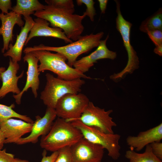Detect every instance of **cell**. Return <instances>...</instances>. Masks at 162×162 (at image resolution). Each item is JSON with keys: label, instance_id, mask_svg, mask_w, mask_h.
I'll return each mask as SVG.
<instances>
[{"label": "cell", "instance_id": "9a60e30c", "mask_svg": "<svg viewBox=\"0 0 162 162\" xmlns=\"http://www.w3.org/2000/svg\"><path fill=\"white\" fill-rule=\"evenodd\" d=\"M162 139V123L140 132L136 136H129L126 139L127 145L131 149L140 151L147 145L154 142H160Z\"/></svg>", "mask_w": 162, "mask_h": 162}, {"label": "cell", "instance_id": "4fadbf2b", "mask_svg": "<svg viewBox=\"0 0 162 162\" xmlns=\"http://www.w3.org/2000/svg\"><path fill=\"white\" fill-rule=\"evenodd\" d=\"M33 123L12 118L0 122V129L5 138L4 144H15L22 136L30 133Z\"/></svg>", "mask_w": 162, "mask_h": 162}, {"label": "cell", "instance_id": "8992f818", "mask_svg": "<svg viewBox=\"0 0 162 162\" xmlns=\"http://www.w3.org/2000/svg\"><path fill=\"white\" fill-rule=\"evenodd\" d=\"M70 122L80 131L84 138L106 149L108 155L112 159L117 160L119 158L121 155L119 134L104 133L96 128L86 126L78 120Z\"/></svg>", "mask_w": 162, "mask_h": 162}, {"label": "cell", "instance_id": "7c38bea8", "mask_svg": "<svg viewBox=\"0 0 162 162\" xmlns=\"http://www.w3.org/2000/svg\"><path fill=\"white\" fill-rule=\"evenodd\" d=\"M25 53L23 58L24 62H27L28 65L26 82L20 92L18 94L13 95L16 103L19 105L21 104L22 95L30 88H31L34 97L36 98L38 95L37 91L40 84L39 76L40 73L38 71V60L31 52Z\"/></svg>", "mask_w": 162, "mask_h": 162}, {"label": "cell", "instance_id": "8fae6325", "mask_svg": "<svg viewBox=\"0 0 162 162\" xmlns=\"http://www.w3.org/2000/svg\"><path fill=\"white\" fill-rule=\"evenodd\" d=\"M56 116L55 109L47 107L42 117L39 116L36 117L30 134L25 137L21 138L15 144L21 145L36 143L39 136H45L48 133Z\"/></svg>", "mask_w": 162, "mask_h": 162}, {"label": "cell", "instance_id": "ac0fdd59", "mask_svg": "<svg viewBox=\"0 0 162 162\" xmlns=\"http://www.w3.org/2000/svg\"><path fill=\"white\" fill-rule=\"evenodd\" d=\"M34 23L31 29L25 45L33 38L36 37H49L58 38L64 40L65 43H71L72 40L68 38L62 29L50 27V23L43 18L37 17L34 20Z\"/></svg>", "mask_w": 162, "mask_h": 162}, {"label": "cell", "instance_id": "44dd1931", "mask_svg": "<svg viewBox=\"0 0 162 162\" xmlns=\"http://www.w3.org/2000/svg\"><path fill=\"white\" fill-rule=\"evenodd\" d=\"M125 157L130 162H162L153 154L150 144L146 146L145 151L142 153L130 149L126 151Z\"/></svg>", "mask_w": 162, "mask_h": 162}, {"label": "cell", "instance_id": "7a4b0ae2", "mask_svg": "<svg viewBox=\"0 0 162 162\" xmlns=\"http://www.w3.org/2000/svg\"><path fill=\"white\" fill-rule=\"evenodd\" d=\"M83 137L80 131L70 122L58 117L48 133L42 136L40 145L46 151L54 152L70 147Z\"/></svg>", "mask_w": 162, "mask_h": 162}, {"label": "cell", "instance_id": "1f68e13d", "mask_svg": "<svg viewBox=\"0 0 162 162\" xmlns=\"http://www.w3.org/2000/svg\"><path fill=\"white\" fill-rule=\"evenodd\" d=\"M99 7L102 14H104L106 8L108 1L107 0H98Z\"/></svg>", "mask_w": 162, "mask_h": 162}, {"label": "cell", "instance_id": "f1b7e54d", "mask_svg": "<svg viewBox=\"0 0 162 162\" xmlns=\"http://www.w3.org/2000/svg\"><path fill=\"white\" fill-rule=\"evenodd\" d=\"M14 155L6 152V149L0 150V162H13Z\"/></svg>", "mask_w": 162, "mask_h": 162}, {"label": "cell", "instance_id": "d6a6232c", "mask_svg": "<svg viewBox=\"0 0 162 162\" xmlns=\"http://www.w3.org/2000/svg\"><path fill=\"white\" fill-rule=\"evenodd\" d=\"M5 140V136L0 129V150H1L3 148Z\"/></svg>", "mask_w": 162, "mask_h": 162}, {"label": "cell", "instance_id": "603a6c76", "mask_svg": "<svg viewBox=\"0 0 162 162\" xmlns=\"http://www.w3.org/2000/svg\"><path fill=\"white\" fill-rule=\"evenodd\" d=\"M14 107V104L7 106L0 104V122L8 118H16L27 122L34 123V121L29 117L14 111L13 109Z\"/></svg>", "mask_w": 162, "mask_h": 162}, {"label": "cell", "instance_id": "3957f363", "mask_svg": "<svg viewBox=\"0 0 162 162\" xmlns=\"http://www.w3.org/2000/svg\"><path fill=\"white\" fill-rule=\"evenodd\" d=\"M104 34L103 32H100L95 34L92 33L81 36L76 41L61 46H50L40 44L27 47L23 52L24 53L38 50L55 52L64 56L68 60L67 64L72 67L79 56L99 46Z\"/></svg>", "mask_w": 162, "mask_h": 162}, {"label": "cell", "instance_id": "6da1fadb", "mask_svg": "<svg viewBox=\"0 0 162 162\" xmlns=\"http://www.w3.org/2000/svg\"><path fill=\"white\" fill-rule=\"evenodd\" d=\"M75 10H68L50 5H45L44 9L37 11L34 15L48 21L53 28L62 30L67 37L74 41L81 36L84 29L82 24L85 14H74Z\"/></svg>", "mask_w": 162, "mask_h": 162}, {"label": "cell", "instance_id": "9c48e42d", "mask_svg": "<svg viewBox=\"0 0 162 162\" xmlns=\"http://www.w3.org/2000/svg\"><path fill=\"white\" fill-rule=\"evenodd\" d=\"M112 112V110L106 111L104 109L96 106L92 102L89 101L80 117L76 120L104 133L112 134L114 133L113 128L117 126L110 116Z\"/></svg>", "mask_w": 162, "mask_h": 162}, {"label": "cell", "instance_id": "e0dca14e", "mask_svg": "<svg viewBox=\"0 0 162 162\" xmlns=\"http://www.w3.org/2000/svg\"><path fill=\"white\" fill-rule=\"evenodd\" d=\"M2 25L0 27V35L3 40V47L2 52L4 53L9 49L10 43L13 40V30L16 24L22 27L24 23L21 15L11 11L6 14L0 13Z\"/></svg>", "mask_w": 162, "mask_h": 162}, {"label": "cell", "instance_id": "4316f807", "mask_svg": "<svg viewBox=\"0 0 162 162\" xmlns=\"http://www.w3.org/2000/svg\"><path fill=\"white\" fill-rule=\"evenodd\" d=\"M147 33L156 46L162 45V30H154L148 32Z\"/></svg>", "mask_w": 162, "mask_h": 162}, {"label": "cell", "instance_id": "cb8c5ba5", "mask_svg": "<svg viewBox=\"0 0 162 162\" xmlns=\"http://www.w3.org/2000/svg\"><path fill=\"white\" fill-rule=\"evenodd\" d=\"M47 5L68 10H74V4L72 0H46Z\"/></svg>", "mask_w": 162, "mask_h": 162}, {"label": "cell", "instance_id": "4dcf8cb0", "mask_svg": "<svg viewBox=\"0 0 162 162\" xmlns=\"http://www.w3.org/2000/svg\"><path fill=\"white\" fill-rule=\"evenodd\" d=\"M46 151L44 150L42 153V158L40 162H53L58 154V151L53 153L49 156H46Z\"/></svg>", "mask_w": 162, "mask_h": 162}, {"label": "cell", "instance_id": "83f0119b", "mask_svg": "<svg viewBox=\"0 0 162 162\" xmlns=\"http://www.w3.org/2000/svg\"><path fill=\"white\" fill-rule=\"evenodd\" d=\"M153 154L160 160H162V143L154 142L150 144Z\"/></svg>", "mask_w": 162, "mask_h": 162}, {"label": "cell", "instance_id": "484cf974", "mask_svg": "<svg viewBox=\"0 0 162 162\" xmlns=\"http://www.w3.org/2000/svg\"><path fill=\"white\" fill-rule=\"evenodd\" d=\"M58 151V156L53 162H73L70 146L64 147Z\"/></svg>", "mask_w": 162, "mask_h": 162}, {"label": "cell", "instance_id": "7402d4cb", "mask_svg": "<svg viewBox=\"0 0 162 162\" xmlns=\"http://www.w3.org/2000/svg\"><path fill=\"white\" fill-rule=\"evenodd\" d=\"M140 29L144 33L148 32L162 29V10L160 8L156 13L147 18L141 23Z\"/></svg>", "mask_w": 162, "mask_h": 162}, {"label": "cell", "instance_id": "ba28073f", "mask_svg": "<svg viewBox=\"0 0 162 162\" xmlns=\"http://www.w3.org/2000/svg\"><path fill=\"white\" fill-rule=\"evenodd\" d=\"M89 101L83 94H66L56 104L55 109L56 116L68 122L76 119L80 117Z\"/></svg>", "mask_w": 162, "mask_h": 162}, {"label": "cell", "instance_id": "52a82bcc", "mask_svg": "<svg viewBox=\"0 0 162 162\" xmlns=\"http://www.w3.org/2000/svg\"><path fill=\"white\" fill-rule=\"evenodd\" d=\"M117 16L116 19V28L122 37L124 46L128 55L127 64L120 72L110 76L114 81L119 80L128 74H131L139 67V61L137 53L131 45L130 41V30L132 24L125 20L122 14L119 1L115 0Z\"/></svg>", "mask_w": 162, "mask_h": 162}, {"label": "cell", "instance_id": "2e32d148", "mask_svg": "<svg viewBox=\"0 0 162 162\" xmlns=\"http://www.w3.org/2000/svg\"><path fill=\"white\" fill-rule=\"evenodd\" d=\"M19 68L18 63L13 61L10 58L8 68L1 74L2 84L0 88V98L4 97L10 92L16 94L20 92L21 91L18 86V82L23 76L24 71L17 76L16 74Z\"/></svg>", "mask_w": 162, "mask_h": 162}, {"label": "cell", "instance_id": "5b68a950", "mask_svg": "<svg viewBox=\"0 0 162 162\" xmlns=\"http://www.w3.org/2000/svg\"><path fill=\"white\" fill-rule=\"evenodd\" d=\"M46 83L41 92L40 98L47 106L55 109L56 104L62 97L69 94L79 93L85 83L82 78L65 80L56 77L52 74L46 73Z\"/></svg>", "mask_w": 162, "mask_h": 162}, {"label": "cell", "instance_id": "30bf717a", "mask_svg": "<svg viewBox=\"0 0 162 162\" xmlns=\"http://www.w3.org/2000/svg\"><path fill=\"white\" fill-rule=\"evenodd\" d=\"M73 162H101L104 148L83 137L70 147Z\"/></svg>", "mask_w": 162, "mask_h": 162}, {"label": "cell", "instance_id": "277c9868", "mask_svg": "<svg viewBox=\"0 0 162 162\" xmlns=\"http://www.w3.org/2000/svg\"><path fill=\"white\" fill-rule=\"evenodd\" d=\"M31 52L40 62L38 68L40 73L46 70H50L56 74L57 77L65 80L82 78L92 79L69 66L66 62V58L60 53H53L45 50H35Z\"/></svg>", "mask_w": 162, "mask_h": 162}, {"label": "cell", "instance_id": "e575fe53", "mask_svg": "<svg viewBox=\"0 0 162 162\" xmlns=\"http://www.w3.org/2000/svg\"><path fill=\"white\" fill-rule=\"evenodd\" d=\"M13 162H29L27 160H22L18 158H15Z\"/></svg>", "mask_w": 162, "mask_h": 162}, {"label": "cell", "instance_id": "d590c367", "mask_svg": "<svg viewBox=\"0 0 162 162\" xmlns=\"http://www.w3.org/2000/svg\"><path fill=\"white\" fill-rule=\"evenodd\" d=\"M6 70L5 68L3 67H0V80H1V76L2 74Z\"/></svg>", "mask_w": 162, "mask_h": 162}, {"label": "cell", "instance_id": "f546056e", "mask_svg": "<svg viewBox=\"0 0 162 162\" xmlns=\"http://www.w3.org/2000/svg\"><path fill=\"white\" fill-rule=\"evenodd\" d=\"M12 2L10 0H0V9L2 13L6 14L9 10H12Z\"/></svg>", "mask_w": 162, "mask_h": 162}, {"label": "cell", "instance_id": "d6986e66", "mask_svg": "<svg viewBox=\"0 0 162 162\" xmlns=\"http://www.w3.org/2000/svg\"><path fill=\"white\" fill-rule=\"evenodd\" d=\"M24 17L25 21V25L22 27L20 34L17 35L15 44L13 45L10 43L8 50L3 54L4 57H10L14 62H18L21 60L23 48L28 33L34 23V20L30 16Z\"/></svg>", "mask_w": 162, "mask_h": 162}, {"label": "cell", "instance_id": "d4e9b609", "mask_svg": "<svg viewBox=\"0 0 162 162\" xmlns=\"http://www.w3.org/2000/svg\"><path fill=\"white\" fill-rule=\"evenodd\" d=\"M76 2L79 6L81 5L82 4L86 5V9L83 14L86 16H88L92 21H94V16L96 14V10L94 6L95 3L94 1L93 0H77Z\"/></svg>", "mask_w": 162, "mask_h": 162}, {"label": "cell", "instance_id": "ffe728a7", "mask_svg": "<svg viewBox=\"0 0 162 162\" xmlns=\"http://www.w3.org/2000/svg\"><path fill=\"white\" fill-rule=\"evenodd\" d=\"M44 7L38 0H17L16 4L12 7L11 11L25 17L44 9Z\"/></svg>", "mask_w": 162, "mask_h": 162}, {"label": "cell", "instance_id": "836d02e7", "mask_svg": "<svg viewBox=\"0 0 162 162\" xmlns=\"http://www.w3.org/2000/svg\"><path fill=\"white\" fill-rule=\"evenodd\" d=\"M154 52L160 56H162V45L156 46L154 50Z\"/></svg>", "mask_w": 162, "mask_h": 162}, {"label": "cell", "instance_id": "5bb4252c", "mask_svg": "<svg viewBox=\"0 0 162 162\" xmlns=\"http://www.w3.org/2000/svg\"><path fill=\"white\" fill-rule=\"evenodd\" d=\"M108 38V35L105 39L101 40L96 50L90 54L76 60L73 64L74 68L84 74L88 71L98 60L105 58L114 59L117 56L116 52L110 50L106 46V41Z\"/></svg>", "mask_w": 162, "mask_h": 162}]
</instances>
